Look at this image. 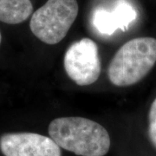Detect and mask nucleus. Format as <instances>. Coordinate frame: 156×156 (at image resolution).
Returning <instances> with one entry per match:
<instances>
[{
	"label": "nucleus",
	"instance_id": "1",
	"mask_svg": "<svg viewBox=\"0 0 156 156\" xmlns=\"http://www.w3.org/2000/svg\"><path fill=\"white\" fill-rule=\"evenodd\" d=\"M50 138L60 147L80 156H104L109 134L101 124L84 117H60L49 126Z\"/></svg>",
	"mask_w": 156,
	"mask_h": 156
},
{
	"label": "nucleus",
	"instance_id": "2",
	"mask_svg": "<svg viewBox=\"0 0 156 156\" xmlns=\"http://www.w3.org/2000/svg\"><path fill=\"white\" fill-rule=\"evenodd\" d=\"M156 62V39L137 37L123 44L112 58L108 69L110 83L128 87L139 83Z\"/></svg>",
	"mask_w": 156,
	"mask_h": 156
},
{
	"label": "nucleus",
	"instance_id": "3",
	"mask_svg": "<svg viewBox=\"0 0 156 156\" xmlns=\"http://www.w3.org/2000/svg\"><path fill=\"white\" fill-rule=\"evenodd\" d=\"M78 11L76 0H48L32 14L30 30L43 43L56 44L66 37Z\"/></svg>",
	"mask_w": 156,
	"mask_h": 156
},
{
	"label": "nucleus",
	"instance_id": "4",
	"mask_svg": "<svg viewBox=\"0 0 156 156\" xmlns=\"http://www.w3.org/2000/svg\"><path fill=\"white\" fill-rule=\"evenodd\" d=\"M68 76L79 86L95 83L101 74L98 46L92 39L83 38L68 48L63 59Z\"/></svg>",
	"mask_w": 156,
	"mask_h": 156
},
{
	"label": "nucleus",
	"instance_id": "5",
	"mask_svg": "<svg viewBox=\"0 0 156 156\" xmlns=\"http://www.w3.org/2000/svg\"><path fill=\"white\" fill-rule=\"evenodd\" d=\"M5 156H62L60 147L47 136L36 133H8L0 137Z\"/></svg>",
	"mask_w": 156,
	"mask_h": 156
},
{
	"label": "nucleus",
	"instance_id": "6",
	"mask_svg": "<svg viewBox=\"0 0 156 156\" xmlns=\"http://www.w3.org/2000/svg\"><path fill=\"white\" fill-rule=\"evenodd\" d=\"M135 17L134 8L125 1H119L111 11L103 9L95 11L93 23L99 32L111 35L117 29L125 30Z\"/></svg>",
	"mask_w": 156,
	"mask_h": 156
},
{
	"label": "nucleus",
	"instance_id": "7",
	"mask_svg": "<svg viewBox=\"0 0 156 156\" xmlns=\"http://www.w3.org/2000/svg\"><path fill=\"white\" fill-rule=\"evenodd\" d=\"M30 0H0V21L17 24L27 20L32 14Z\"/></svg>",
	"mask_w": 156,
	"mask_h": 156
},
{
	"label": "nucleus",
	"instance_id": "8",
	"mask_svg": "<svg viewBox=\"0 0 156 156\" xmlns=\"http://www.w3.org/2000/svg\"><path fill=\"white\" fill-rule=\"evenodd\" d=\"M148 122V136L152 144L156 148V98L151 105Z\"/></svg>",
	"mask_w": 156,
	"mask_h": 156
},
{
	"label": "nucleus",
	"instance_id": "9",
	"mask_svg": "<svg viewBox=\"0 0 156 156\" xmlns=\"http://www.w3.org/2000/svg\"><path fill=\"white\" fill-rule=\"evenodd\" d=\"M1 41H2V36H1V33H0V44H1Z\"/></svg>",
	"mask_w": 156,
	"mask_h": 156
}]
</instances>
